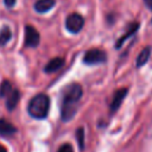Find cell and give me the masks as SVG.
Here are the masks:
<instances>
[{
  "instance_id": "cell-1",
  "label": "cell",
  "mask_w": 152,
  "mask_h": 152,
  "mask_svg": "<svg viewBox=\"0 0 152 152\" xmlns=\"http://www.w3.org/2000/svg\"><path fill=\"white\" fill-rule=\"evenodd\" d=\"M82 93V87L78 83H70L64 87L61 96V116L63 121H70L74 118Z\"/></svg>"
},
{
  "instance_id": "cell-2",
  "label": "cell",
  "mask_w": 152,
  "mask_h": 152,
  "mask_svg": "<svg viewBox=\"0 0 152 152\" xmlns=\"http://www.w3.org/2000/svg\"><path fill=\"white\" fill-rule=\"evenodd\" d=\"M50 97L45 94H38L31 99L27 104L28 114L34 119H45L49 114Z\"/></svg>"
},
{
  "instance_id": "cell-3",
  "label": "cell",
  "mask_w": 152,
  "mask_h": 152,
  "mask_svg": "<svg viewBox=\"0 0 152 152\" xmlns=\"http://www.w3.org/2000/svg\"><path fill=\"white\" fill-rule=\"evenodd\" d=\"M107 61V53L101 49H90L83 56V63L88 65L101 64Z\"/></svg>"
},
{
  "instance_id": "cell-4",
  "label": "cell",
  "mask_w": 152,
  "mask_h": 152,
  "mask_svg": "<svg viewBox=\"0 0 152 152\" xmlns=\"http://www.w3.org/2000/svg\"><path fill=\"white\" fill-rule=\"evenodd\" d=\"M84 19L78 13H70L65 19V28L71 33H77L82 30Z\"/></svg>"
},
{
  "instance_id": "cell-5",
  "label": "cell",
  "mask_w": 152,
  "mask_h": 152,
  "mask_svg": "<svg viewBox=\"0 0 152 152\" xmlns=\"http://www.w3.org/2000/svg\"><path fill=\"white\" fill-rule=\"evenodd\" d=\"M39 42H40L39 32L32 25H26L25 26V44H26V46L36 48V46H38Z\"/></svg>"
},
{
  "instance_id": "cell-6",
  "label": "cell",
  "mask_w": 152,
  "mask_h": 152,
  "mask_svg": "<svg viewBox=\"0 0 152 152\" xmlns=\"http://www.w3.org/2000/svg\"><path fill=\"white\" fill-rule=\"evenodd\" d=\"M127 93H128L127 88L118 89V90L114 93L113 100H112V102H110V113H115V112L119 109V107L121 106V103H122L124 99L126 97Z\"/></svg>"
},
{
  "instance_id": "cell-7",
  "label": "cell",
  "mask_w": 152,
  "mask_h": 152,
  "mask_svg": "<svg viewBox=\"0 0 152 152\" xmlns=\"http://www.w3.org/2000/svg\"><path fill=\"white\" fill-rule=\"evenodd\" d=\"M15 132H17V128H15V126L12 122L7 121L4 118L0 119V135H2V137H10V135L14 134Z\"/></svg>"
},
{
  "instance_id": "cell-8",
  "label": "cell",
  "mask_w": 152,
  "mask_h": 152,
  "mask_svg": "<svg viewBox=\"0 0 152 152\" xmlns=\"http://www.w3.org/2000/svg\"><path fill=\"white\" fill-rule=\"evenodd\" d=\"M64 64V58L62 57H55L52 59H50L48 62V64L45 65L44 68V71L45 72H53V71H57L58 69H61Z\"/></svg>"
},
{
  "instance_id": "cell-9",
  "label": "cell",
  "mask_w": 152,
  "mask_h": 152,
  "mask_svg": "<svg viewBox=\"0 0 152 152\" xmlns=\"http://www.w3.org/2000/svg\"><path fill=\"white\" fill-rule=\"evenodd\" d=\"M55 0H38L34 2V10L38 13H45L55 6Z\"/></svg>"
},
{
  "instance_id": "cell-10",
  "label": "cell",
  "mask_w": 152,
  "mask_h": 152,
  "mask_svg": "<svg viewBox=\"0 0 152 152\" xmlns=\"http://www.w3.org/2000/svg\"><path fill=\"white\" fill-rule=\"evenodd\" d=\"M19 99H20V91L18 89H13L7 96V101H6L7 109L8 110H13L17 107V104L19 102Z\"/></svg>"
},
{
  "instance_id": "cell-11",
  "label": "cell",
  "mask_w": 152,
  "mask_h": 152,
  "mask_svg": "<svg viewBox=\"0 0 152 152\" xmlns=\"http://www.w3.org/2000/svg\"><path fill=\"white\" fill-rule=\"evenodd\" d=\"M150 56H151V48H150V46L144 48V49L140 51V53L138 55V57H137V66H138V68L144 66V65L148 62Z\"/></svg>"
},
{
  "instance_id": "cell-12",
  "label": "cell",
  "mask_w": 152,
  "mask_h": 152,
  "mask_svg": "<svg viewBox=\"0 0 152 152\" xmlns=\"http://www.w3.org/2000/svg\"><path fill=\"white\" fill-rule=\"evenodd\" d=\"M138 28H139V23H133V24L129 26V28L126 31V33H125L120 39H118L116 45H115V46H116V49H119V48L124 44V42H125L127 38H129L132 34H134V33L137 32V30H138Z\"/></svg>"
},
{
  "instance_id": "cell-13",
  "label": "cell",
  "mask_w": 152,
  "mask_h": 152,
  "mask_svg": "<svg viewBox=\"0 0 152 152\" xmlns=\"http://www.w3.org/2000/svg\"><path fill=\"white\" fill-rule=\"evenodd\" d=\"M12 37V33H11V30L7 27V26H4L0 31V46H4L6 45V43L11 39Z\"/></svg>"
},
{
  "instance_id": "cell-14",
  "label": "cell",
  "mask_w": 152,
  "mask_h": 152,
  "mask_svg": "<svg viewBox=\"0 0 152 152\" xmlns=\"http://www.w3.org/2000/svg\"><path fill=\"white\" fill-rule=\"evenodd\" d=\"M12 90H13V89H12L11 82L7 81V80H5V81L1 83V86H0V97L8 96V94H10Z\"/></svg>"
},
{
  "instance_id": "cell-15",
  "label": "cell",
  "mask_w": 152,
  "mask_h": 152,
  "mask_svg": "<svg viewBox=\"0 0 152 152\" xmlns=\"http://www.w3.org/2000/svg\"><path fill=\"white\" fill-rule=\"evenodd\" d=\"M76 138H77L80 147L83 148L84 147V129H83V127H78V129L76 131Z\"/></svg>"
},
{
  "instance_id": "cell-16",
  "label": "cell",
  "mask_w": 152,
  "mask_h": 152,
  "mask_svg": "<svg viewBox=\"0 0 152 152\" xmlns=\"http://www.w3.org/2000/svg\"><path fill=\"white\" fill-rule=\"evenodd\" d=\"M57 152H74V148L70 144H63V145H61V147L58 148Z\"/></svg>"
},
{
  "instance_id": "cell-17",
  "label": "cell",
  "mask_w": 152,
  "mask_h": 152,
  "mask_svg": "<svg viewBox=\"0 0 152 152\" xmlns=\"http://www.w3.org/2000/svg\"><path fill=\"white\" fill-rule=\"evenodd\" d=\"M4 2H5V5H6L7 7H10V8L15 5V0H4Z\"/></svg>"
},
{
  "instance_id": "cell-18",
  "label": "cell",
  "mask_w": 152,
  "mask_h": 152,
  "mask_svg": "<svg viewBox=\"0 0 152 152\" xmlns=\"http://www.w3.org/2000/svg\"><path fill=\"white\" fill-rule=\"evenodd\" d=\"M144 2H145V5H146V7L152 11V0H144Z\"/></svg>"
},
{
  "instance_id": "cell-19",
  "label": "cell",
  "mask_w": 152,
  "mask_h": 152,
  "mask_svg": "<svg viewBox=\"0 0 152 152\" xmlns=\"http://www.w3.org/2000/svg\"><path fill=\"white\" fill-rule=\"evenodd\" d=\"M0 152H7L6 147H5V146H2V145H0Z\"/></svg>"
}]
</instances>
